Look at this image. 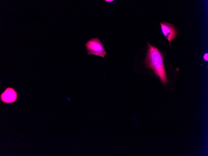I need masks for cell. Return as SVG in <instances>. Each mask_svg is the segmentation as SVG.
Here are the masks:
<instances>
[{"mask_svg":"<svg viewBox=\"0 0 208 156\" xmlns=\"http://www.w3.org/2000/svg\"><path fill=\"white\" fill-rule=\"evenodd\" d=\"M85 45L88 54L94 55L104 58L105 55L107 54L103 45L97 38H92L87 41Z\"/></svg>","mask_w":208,"mask_h":156,"instance_id":"cell-2","label":"cell"},{"mask_svg":"<svg viewBox=\"0 0 208 156\" xmlns=\"http://www.w3.org/2000/svg\"><path fill=\"white\" fill-rule=\"evenodd\" d=\"M148 51L144 60L146 66L153 70L165 84L167 81L166 72L163 63V57L158 49L147 42Z\"/></svg>","mask_w":208,"mask_h":156,"instance_id":"cell-1","label":"cell"},{"mask_svg":"<svg viewBox=\"0 0 208 156\" xmlns=\"http://www.w3.org/2000/svg\"><path fill=\"white\" fill-rule=\"evenodd\" d=\"M160 24L162 32L168 40L170 45L171 42L179 33V31L177 28L172 24L163 21L161 22Z\"/></svg>","mask_w":208,"mask_h":156,"instance_id":"cell-3","label":"cell"},{"mask_svg":"<svg viewBox=\"0 0 208 156\" xmlns=\"http://www.w3.org/2000/svg\"><path fill=\"white\" fill-rule=\"evenodd\" d=\"M105 1L106 2H111V1H113V0H105Z\"/></svg>","mask_w":208,"mask_h":156,"instance_id":"cell-6","label":"cell"},{"mask_svg":"<svg viewBox=\"0 0 208 156\" xmlns=\"http://www.w3.org/2000/svg\"><path fill=\"white\" fill-rule=\"evenodd\" d=\"M204 59L207 61H208V54L206 53L205 54L204 56Z\"/></svg>","mask_w":208,"mask_h":156,"instance_id":"cell-5","label":"cell"},{"mask_svg":"<svg viewBox=\"0 0 208 156\" xmlns=\"http://www.w3.org/2000/svg\"><path fill=\"white\" fill-rule=\"evenodd\" d=\"M17 94L12 88H7L1 95L2 101L5 103H10L15 102L17 99Z\"/></svg>","mask_w":208,"mask_h":156,"instance_id":"cell-4","label":"cell"}]
</instances>
